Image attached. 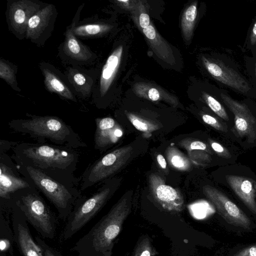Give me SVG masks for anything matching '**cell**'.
<instances>
[{"mask_svg": "<svg viewBox=\"0 0 256 256\" xmlns=\"http://www.w3.org/2000/svg\"><path fill=\"white\" fill-rule=\"evenodd\" d=\"M66 74L68 82L80 96L84 98L89 96L94 85V80L86 72L74 68H68Z\"/></svg>", "mask_w": 256, "mask_h": 256, "instance_id": "obj_23", "label": "cell"}, {"mask_svg": "<svg viewBox=\"0 0 256 256\" xmlns=\"http://www.w3.org/2000/svg\"><path fill=\"white\" fill-rule=\"evenodd\" d=\"M40 68L44 76L45 86L49 92L57 94L65 99L77 102L70 88L54 72L52 68L42 64Z\"/></svg>", "mask_w": 256, "mask_h": 256, "instance_id": "obj_22", "label": "cell"}, {"mask_svg": "<svg viewBox=\"0 0 256 256\" xmlns=\"http://www.w3.org/2000/svg\"><path fill=\"white\" fill-rule=\"evenodd\" d=\"M14 242H15L12 229L9 220L0 212V256H6L8 252L12 253Z\"/></svg>", "mask_w": 256, "mask_h": 256, "instance_id": "obj_25", "label": "cell"}, {"mask_svg": "<svg viewBox=\"0 0 256 256\" xmlns=\"http://www.w3.org/2000/svg\"><path fill=\"white\" fill-rule=\"evenodd\" d=\"M226 179L237 196L256 215V193L253 180L246 177L232 174L226 175Z\"/></svg>", "mask_w": 256, "mask_h": 256, "instance_id": "obj_18", "label": "cell"}, {"mask_svg": "<svg viewBox=\"0 0 256 256\" xmlns=\"http://www.w3.org/2000/svg\"><path fill=\"white\" fill-rule=\"evenodd\" d=\"M150 192L161 206L168 211L180 212L184 207L182 196L177 190L165 184L156 174H151L148 178Z\"/></svg>", "mask_w": 256, "mask_h": 256, "instance_id": "obj_14", "label": "cell"}, {"mask_svg": "<svg viewBox=\"0 0 256 256\" xmlns=\"http://www.w3.org/2000/svg\"><path fill=\"white\" fill-rule=\"evenodd\" d=\"M41 4L29 0L12 1L8 4L7 20L9 28L16 36H25L30 18L40 10Z\"/></svg>", "mask_w": 256, "mask_h": 256, "instance_id": "obj_13", "label": "cell"}, {"mask_svg": "<svg viewBox=\"0 0 256 256\" xmlns=\"http://www.w3.org/2000/svg\"><path fill=\"white\" fill-rule=\"evenodd\" d=\"M10 212L15 243L22 256H43L40 248L32 238L26 218L14 201Z\"/></svg>", "mask_w": 256, "mask_h": 256, "instance_id": "obj_12", "label": "cell"}, {"mask_svg": "<svg viewBox=\"0 0 256 256\" xmlns=\"http://www.w3.org/2000/svg\"><path fill=\"white\" fill-rule=\"evenodd\" d=\"M16 68L6 60H0V78L14 90L20 92L16 78Z\"/></svg>", "mask_w": 256, "mask_h": 256, "instance_id": "obj_29", "label": "cell"}, {"mask_svg": "<svg viewBox=\"0 0 256 256\" xmlns=\"http://www.w3.org/2000/svg\"><path fill=\"white\" fill-rule=\"evenodd\" d=\"M202 64L215 80L241 94H252L254 90L248 82L233 68L222 61L202 56Z\"/></svg>", "mask_w": 256, "mask_h": 256, "instance_id": "obj_11", "label": "cell"}, {"mask_svg": "<svg viewBox=\"0 0 256 256\" xmlns=\"http://www.w3.org/2000/svg\"><path fill=\"white\" fill-rule=\"evenodd\" d=\"M142 32L148 46L158 58L168 64L174 66L176 64V60L171 47L152 23L142 29Z\"/></svg>", "mask_w": 256, "mask_h": 256, "instance_id": "obj_17", "label": "cell"}, {"mask_svg": "<svg viewBox=\"0 0 256 256\" xmlns=\"http://www.w3.org/2000/svg\"><path fill=\"white\" fill-rule=\"evenodd\" d=\"M202 118L206 124L216 130L222 132H227L226 126H224L216 118L206 114H202Z\"/></svg>", "mask_w": 256, "mask_h": 256, "instance_id": "obj_33", "label": "cell"}, {"mask_svg": "<svg viewBox=\"0 0 256 256\" xmlns=\"http://www.w3.org/2000/svg\"><path fill=\"white\" fill-rule=\"evenodd\" d=\"M166 156L169 164L175 170L180 171H188L191 169L190 160L176 147L168 146L166 150Z\"/></svg>", "mask_w": 256, "mask_h": 256, "instance_id": "obj_27", "label": "cell"}, {"mask_svg": "<svg viewBox=\"0 0 256 256\" xmlns=\"http://www.w3.org/2000/svg\"><path fill=\"white\" fill-rule=\"evenodd\" d=\"M233 256H256V244L242 248Z\"/></svg>", "mask_w": 256, "mask_h": 256, "instance_id": "obj_36", "label": "cell"}, {"mask_svg": "<svg viewBox=\"0 0 256 256\" xmlns=\"http://www.w3.org/2000/svg\"><path fill=\"white\" fill-rule=\"evenodd\" d=\"M157 254L158 252L152 246L150 238L145 236L138 240L132 256H155Z\"/></svg>", "mask_w": 256, "mask_h": 256, "instance_id": "obj_30", "label": "cell"}, {"mask_svg": "<svg viewBox=\"0 0 256 256\" xmlns=\"http://www.w3.org/2000/svg\"><path fill=\"white\" fill-rule=\"evenodd\" d=\"M35 240L40 248L43 256H63L59 250L50 246L40 237L36 236Z\"/></svg>", "mask_w": 256, "mask_h": 256, "instance_id": "obj_32", "label": "cell"}, {"mask_svg": "<svg viewBox=\"0 0 256 256\" xmlns=\"http://www.w3.org/2000/svg\"><path fill=\"white\" fill-rule=\"evenodd\" d=\"M12 200L27 222L42 237L50 240L54 238L56 218L34 186L18 191L12 196Z\"/></svg>", "mask_w": 256, "mask_h": 256, "instance_id": "obj_5", "label": "cell"}, {"mask_svg": "<svg viewBox=\"0 0 256 256\" xmlns=\"http://www.w3.org/2000/svg\"><path fill=\"white\" fill-rule=\"evenodd\" d=\"M253 184H254V186L255 189V191H256V182H255L254 180H253Z\"/></svg>", "mask_w": 256, "mask_h": 256, "instance_id": "obj_40", "label": "cell"}, {"mask_svg": "<svg viewBox=\"0 0 256 256\" xmlns=\"http://www.w3.org/2000/svg\"><path fill=\"white\" fill-rule=\"evenodd\" d=\"M74 21L71 24L72 30L76 36L93 38L101 36L110 31L113 26L104 23H93L75 26Z\"/></svg>", "mask_w": 256, "mask_h": 256, "instance_id": "obj_24", "label": "cell"}, {"mask_svg": "<svg viewBox=\"0 0 256 256\" xmlns=\"http://www.w3.org/2000/svg\"><path fill=\"white\" fill-rule=\"evenodd\" d=\"M63 50L68 57L80 63L88 62L94 59V54L77 38L72 25L66 28Z\"/></svg>", "mask_w": 256, "mask_h": 256, "instance_id": "obj_21", "label": "cell"}, {"mask_svg": "<svg viewBox=\"0 0 256 256\" xmlns=\"http://www.w3.org/2000/svg\"><path fill=\"white\" fill-rule=\"evenodd\" d=\"M197 2H193L184 11L181 18V29L184 39L186 41L191 40L197 18Z\"/></svg>", "mask_w": 256, "mask_h": 256, "instance_id": "obj_26", "label": "cell"}, {"mask_svg": "<svg viewBox=\"0 0 256 256\" xmlns=\"http://www.w3.org/2000/svg\"><path fill=\"white\" fill-rule=\"evenodd\" d=\"M202 98L208 107L219 117L226 121L229 120L228 113L224 106L208 93L203 92Z\"/></svg>", "mask_w": 256, "mask_h": 256, "instance_id": "obj_31", "label": "cell"}, {"mask_svg": "<svg viewBox=\"0 0 256 256\" xmlns=\"http://www.w3.org/2000/svg\"><path fill=\"white\" fill-rule=\"evenodd\" d=\"M131 212V202L125 195L71 248L78 256H112L114 241Z\"/></svg>", "mask_w": 256, "mask_h": 256, "instance_id": "obj_2", "label": "cell"}, {"mask_svg": "<svg viewBox=\"0 0 256 256\" xmlns=\"http://www.w3.org/2000/svg\"><path fill=\"white\" fill-rule=\"evenodd\" d=\"M20 174L41 192L57 210L58 218L66 220L82 194L76 186L57 180L46 173L29 166L16 165Z\"/></svg>", "mask_w": 256, "mask_h": 256, "instance_id": "obj_4", "label": "cell"}, {"mask_svg": "<svg viewBox=\"0 0 256 256\" xmlns=\"http://www.w3.org/2000/svg\"><path fill=\"white\" fill-rule=\"evenodd\" d=\"M116 2L123 8L127 10H130L132 8L133 6L131 4L132 1L130 0H116Z\"/></svg>", "mask_w": 256, "mask_h": 256, "instance_id": "obj_38", "label": "cell"}, {"mask_svg": "<svg viewBox=\"0 0 256 256\" xmlns=\"http://www.w3.org/2000/svg\"><path fill=\"white\" fill-rule=\"evenodd\" d=\"M140 12L138 18H134V21L136 24H138V28L144 29L148 26L150 24V20L148 14L143 9L140 8Z\"/></svg>", "mask_w": 256, "mask_h": 256, "instance_id": "obj_35", "label": "cell"}, {"mask_svg": "<svg viewBox=\"0 0 256 256\" xmlns=\"http://www.w3.org/2000/svg\"><path fill=\"white\" fill-rule=\"evenodd\" d=\"M95 122L94 148L97 150H106L116 144L123 136L122 128L112 118H98Z\"/></svg>", "mask_w": 256, "mask_h": 256, "instance_id": "obj_16", "label": "cell"}, {"mask_svg": "<svg viewBox=\"0 0 256 256\" xmlns=\"http://www.w3.org/2000/svg\"><path fill=\"white\" fill-rule=\"evenodd\" d=\"M202 191L227 223L243 228H250L251 222L249 218L223 192L208 185L204 186Z\"/></svg>", "mask_w": 256, "mask_h": 256, "instance_id": "obj_10", "label": "cell"}, {"mask_svg": "<svg viewBox=\"0 0 256 256\" xmlns=\"http://www.w3.org/2000/svg\"><path fill=\"white\" fill-rule=\"evenodd\" d=\"M132 90L138 97L152 102L164 101L174 107L177 106L179 104L176 96L152 82H136L133 84Z\"/></svg>", "mask_w": 256, "mask_h": 256, "instance_id": "obj_19", "label": "cell"}, {"mask_svg": "<svg viewBox=\"0 0 256 256\" xmlns=\"http://www.w3.org/2000/svg\"><path fill=\"white\" fill-rule=\"evenodd\" d=\"M123 46H118L109 56L102 67L99 84V92L101 97L107 94L119 69Z\"/></svg>", "mask_w": 256, "mask_h": 256, "instance_id": "obj_20", "label": "cell"}, {"mask_svg": "<svg viewBox=\"0 0 256 256\" xmlns=\"http://www.w3.org/2000/svg\"><path fill=\"white\" fill-rule=\"evenodd\" d=\"M78 149L50 144L22 142L13 145L12 158L17 165L29 166L54 179L77 187L80 178L75 177L80 152Z\"/></svg>", "mask_w": 256, "mask_h": 256, "instance_id": "obj_1", "label": "cell"}, {"mask_svg": "<svg viewBox=\"0 0 256 256\" xmlns=\"http://www.w3.org/2000/svg\"><path fill=\"white\" fill-rule=\"evenodd\" d=\"M28 118L12 120L8 127L13 131L27 136L37 142L76 149L86 147V142L73 128L61 118L55 116H38L26 114Z\"/></svg>", "mask_w": 256, "mask_h": 256, "instance_id": "obj_3", "label": "cell"}, {"mask_svg": "<svg viewBox=\"0 0 256 256\" xmlns=\"http://www.w3.org/2000/svg\"><path fill=\"white\" fill-rule=\"evenodd\" d=\"M112 191V186L106 182L90 195L79 198L66 220L61 240L70 238L94 218L110 199Z\"/></svg>", "mask_w": 256, "mask_h": 256, "instance_id": "obj_6", "label": "cell"}, {"mask_svg": "<svg viewBox=\"0 0 256 256\" xmlns=\"http://www.w3.org/2000/svg\"><path fill=\"white\" fill-rule=\"evenodd\" d=\"M220 96L224 104L234 116V132L250 143L256 141V118L244 103L236 100L226 92H221Z\"/></svg>", "mask_w": 256, "mask_h": 256, "instance_id": "obj_9", "label": "cell"}, {"mask_svg": "<svg viewBox=\"0 0 256 256\" xmlns=\"http://www.w3.org/2000/svg\"><path fill=\"white\" fill-rule=\"evenodd\" d=\"M56 10L52 4L42 7L29 20L25 36L35 43H40L45 37L48 38L51 32L55 19Z\"/></svg>", "mask_w": 256, "mask_h": 256, "instance_id": "obj_15", "label": "cell"}, {"mask_svg": "<svg viewBox=\"0 0 256 256\" xmlns=\"http://www.w3.org/2000/svg\"><path fill=\"white\" fill-rule=\"evenodd\" d=\"M248 42L250 46H252L256 45V20L253 24L250 32Z\"/></svg>", "mask_w": 256, "mask_h": 256, "instance_id": "obj_37", "label": "cell"}, {"mask_svg": "<svg viewBox=\"0 0 256 256\" xmlns=\"http://www.w3.org/2000/svg\"><path fill=\"white\" fill-rule=\"evenodd\" d=\"M4 153L0 156V209L8 208L13 194L22 189L34 185L25 178L20 176L18 168Z\"/></svg>", "mask_w": 256, "mask_h": 256, "instance_id": "obj_8", "label": "cell"}, {"mask_svg": "<svg viewBox=\"0 0 256 256\" xmlns=\"http://www.w3.org/2000/svg\"><path fill=\"white\" fill-rule=\"evenodd\" d=\"M209 144L212 149L219 156L226 158H228L231 157V154L228 150L220 143L213 140H209Z\"/></svg>", "mask_w": 256, "mask_h": 256, "instance_id": "obj_34", "label": "cell"}, {"mask_svg": "<svg viewBox=\"0 0 256 256\" xmlns=\"http://www.w3.org/2000/svg\"></svg>", "mask_w": 256, "mask_h": 256, "instance_id": "obj_41", "label": "cell"}, {"mask_svg": "<svg viewBox=\"0 0 256 256\" xmlns=\"http://www.w3.org/2000/svg\"><path fill=\"white\" fill-rule=\"evenodd\" d=\"M126 116L132 124L138 130L142 132L146 136H150L152 132L160 129L161 127L158 124L144 118L135 114L125 112Z\"/></svg>", "mask_w": 256, "mask_h": 256, "instance_id": "obj_28", "label": "cell"}, {"mask_svg": "<svg viewBox=\"0 0 256 256\" xmlns=\"http://www.w3.org/2000/svg\"><path fill=\"white\" fill-rule=\"evenodd\" d=\"M157 162L162 169L166 168V162L164 156L161 154H158L156 156Z\"/></svg>", "mask_w": 256, "mask_h": 256, "instance_id": "obj_39", "label": "cell"}, {"mask_svg": "<svg viewBox=\"0 0 256 256\" xmlns=\"http://www.w3.org/2000/svg\"><path fill=\"white\" fill-rule=\"evenodd\" d=\"M133 148L126 146L108 153L89 165L80 180L81 192L106 180L120 170L130 160Z\"/></svg>", "mask_w": 256, "mask_h": 256, "instance_id": "obj_7", "label": "cell"}]
</instances>
